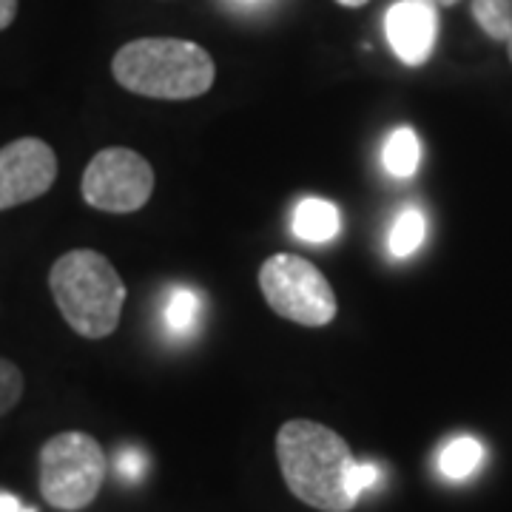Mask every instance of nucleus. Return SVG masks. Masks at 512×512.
I'll return each instance as SVG.
<instances>
[{"instance_id": "nucleus-1", "label": "nucleus", "mask_w": 512, "mask_h": 512, "mask_svg": "<svg viewBox=\"0 0 512 512\" xmlns=\"http://www.w3.org/2000/svg\"><path fill=\"white\" fill-rule=\"evenodd\" d=\"M276 458L282 478L302 504L319 512H350V473L356 458L348 441L319 421H285L276 433Z\"/></svg>"}, {"instance_id": "nucleus-2", "label": "nucleus", "mask_w": 512, "mask_h": 512, "mask_svg": "<svg viewBox=\"0 0 512 512\" xmlns=\"http://www.w3.org/2000/svg\"><path fill=\"white\" fill-rule=\"evenodd\" d=\"M114 80L131 94L151 100H194L214 86V57L194 40L140 37L111 60Z\"/></svg>"}, {"instance_id": "nucleus-3", "label": "nucleus", "mask_w": 512, "mask_h": 512, "mask_svg": "<svg viewBox=\"0 0 512 512\" xmlns=\"http://www.w3.org/2000/svg\"><path fill=\"white\" fill-rule=\"evenodd\" d=\"M49 291L66 325L83 339H106L120 328L126 308V282L109 259L77 248L57 259L49 271Z\"/></svg>"}, {"instance_id": "nucleus-4", "label": "nucleus", "mask_w": 512, "mask_h": 512, "mask_svg": "<svg viewBox=\"0 0 512 512\" xmlns=\"http://www.w3.org/2000/svg\"><path fill=\"white\" fill-rule=\"evenodd\" d=\"M106 478V453L100 441L69 430L57 433L40 450V495L60 512H80L92 504Z\"/></svg>"}, {"instance_id": "nucleus-5", "label": "nucleus", "mask_w": 512, "mask_h": 512, "mask_svg": "<svg viewBox=\"0 0 512 512\" xmlns=\"http://www.w3.org/2000/svg\"><path fill=\"white\" fill-rule=\"evenodd\" d=\"M259 291L276 316L305 328H325L339 311L328 276L305 256H268L259 268Z\"/></svg>"}, {"instance_id": "nucleus-6", "label": "nucleus", "mask_w": 512, "mask_h": 512, "mask_svg": "<svg viewBox=\"0 0 512 512\" xmlns=\"http://www.w3.org/2000/svg\"><path fill=\"white\" fill-rule=\"evenodd\" d=\"M80 191L97 211L134 214L154 194V168L134 148H103L86 165Z\"/></svg>"}, {"instance_id": "nucleus-7", "label": "nucleus", "mask_w": 512, "mask_h": 512, "mask_svg": "<svg viewBox=\"0 0 512 512\" xmlns=\"http://www.w3.org/2000/svg\"><path fill=\"white\" fill-rule=\"evenodd\" d=\"M57 180V154L46 140L20 137L0 148V211L40 200Z\"/></svg>"}, {"instance_id": "nucleus-8", "label": "nucleus", "mask_w": 512, "mask_h": 512, "mask_svg": "<svg viewBox=\"0 0 512 512\" xmlns=\"http://www.w3.org/2000/svg\"><path fill=\"white\" fill-rule=\"evenodd\" d=\"M384 32L396 57L407 66H421L433 55L439 35L436 0H399L387 9Z\"/></svg>"}, {"instance_id": "nucleus-9", "label": "nucleus", "mask_w": 512, "mask_h": 512, "mask_svg": "<svg viewBox=\"0 0 512 512\" xmlns=\"http://www.w3.org/2000/svg\"><path fill=\"white\" fill-rule=\"evenodd\" d=\"M291 228L302 242H328L339 234V208L328 200L308 197L296 205Z\"/></svg>"}, {"instance_id": "nucleus-10", "label": "nucleus", "mask_w": 512, "mask_h": 512, "mask_svg": "<svg viewBox=\"0 0 512 512\" xmlns=\"http://www.w3.org/2000/svg\"><path fill=\"white\" fill-rule=\"evenodd\" d=\"M421 160V143L419 137H416V131L413 128H396L390 137H387V143H384L382 151V163L387 168V174L390 177H413L416 174V168H419Z\"/></svg>"}, {"instance_id": "nucleus-11", "label": "nucleus", "mask_w": 512, "mask_h": 512, "mask_svg": "<svg viewBox=\"0 0 512 512\" xmlns=\"http://www.w3.org/2000/svg\"><path fill=\"white\" fill-rule=\"evenodd\" d=\"M484 461V447L470 436L453 439L439 456V470L447 478H467L478 470V464Z\"/></svg>"}, {"instance_id": "nucleus-12", "label": "nucleus", "mask_w": 512, "mask_h": 512, "mask_svg": "<svg viewBox=\"0 0 512 512\" xmlns=\"http://www.w3.org/2000/svg\"><path fill=\"white\" fill-rule=\"evenodd\" d=\"M200 293L191 291V288H174L168 293V302H165V325L171 333L185 336L197 328V319H200Z\"/></svg>"}, {"instance_id": "nucleus-13", "label": "nucleus", "mask_w": 512, "mask_h": 512, "mask_svg": "<svg viewBox=\"0 0 512 512\" xmlns=\"http://www.w3.org/2000/svg\"><path fill=\"white\" fill-rule=\"evenodd\" d=\"M424 231H427V222L419 208L407 205L402 214L393 222V231H390V251L393 256H410L416 254L424 242Z\"/></svg>"}, {"instance_id": "nucleus-14", "label": "nucleus", "mask_w": 512, "mask_h": 512, "mask_svg": "<svg viewBox=\"0 0 512 512\" xmlns=\"http://www.w3.org/2000/svg\"><path fill=\"white\" fill-rule=\"evenodd\" d=\"M473 18L493 40L512 35V0H473Z\"/></svg>"}, {"instance_id": "nucleus-15", "label": "nucleus", "mask_w": 512, "mask_h": 512, "mask_svg": "<svg viewBox=\"0 0 512 512\" xmlns=\"http://www.w3.org/2000/svg\"><path fill=\"white\" fill-rule=\"evenodd\" d=\"M23 396V373L9 359H0V416H6Z\"/></svg>"}, {"instance_id": "nucleus-16", "label": "nucleus", "mask_w": 512, "mask_h": 512, "mask_svg": "<svg viewBox=\"0 0 512 512\" xmlns=\"http://www.w3.org/2000/svg\"><path fill=\"white\" fill-rule=\"evenodd\" d=\"M148 458L146 453H140L137 447H126L117 453V473L126 478V481H140L146 473Z\"/></svg>"}, {"instance_id": "nucleus-17", "label": "nucleus", "mask_w": 512, "mask_h": 512, "mask_svg": "<svg viewBox=\"0 0 512 512\" xmlns=\"http://www.w3.org/2000/svg\"><path fill=\"white\" fill-rule=\"evenodd\" d=\"M379 481V467L376 464H359L356 461V467H353V473H350V495L359 501V495L370 490L373 484Z\"/></svg>"}, {"instance_id": "nucleus-18", "label": "nucleus", "mask_w": 512, "mask_h": 512, "mask_svg": "<svg viewBox=\"0 0 512 512\" xmlns=\"http://www.w3.org/2000/svg\"><path fill=\"white\" fill-rule=\"evenodd\" d=\"M18 18V0H0V32L9 29Z\"/></svg>"}, {"instance_id": "nucleus-19", "label": "nucleus", "mask_w": 512, "mask_h": 512, "mask_svg": "<svg viewBox=\"0 0 512 512\" xmlns=\"http://www.w3.org/2000/svg\"><path fill=\"white\" fill-rule=\"evenodd\" d=\"M0 512H37L35 507H23L18 495L0 493Z\"/></svg>"}, {"instance_id": "nucleus-20", "label": "nucleus", "mask_w": 512, "mask_h": 512, "mask_svg": "<svg viewBox=\"0 0 512 512\" xmlns=\"http://www.w3.org/2000/svg\"><path fill=\"white\" fill-rule=\"evenodd\" d=\"M339 6H348V9H359V6H365L370 0H336Z\"/></svg>"}, {"instance_id": "nucleus-21", "label": "nucleus", "mask_w": 512, "mask_h": 512, "mask_svg": "<svg viewBox=\"0 0 512 512\" xmlns=\"http://www.w3.org/2000/svg\"><path fill=\"white\" fill-rule=\"evenodd\" d=\"M507 55H510V63H512V35L507 37Z\"/></svg>"}, {"instance_id": "nucleus-22", "label": "nucleus", "mask_w": 512, "mask_h": 512, "mask_svg": "<svg viewBox=\"0 0 512 512\" xmlns=\"http://www.w3.org/2000/svg\"><path fill=\"white\" fill-rule=\"evenodd\" d=\"M436 3H441V6H453V3H458V0H436Z\"/></svg>"}, {"instance_id": "nucleus-23", "label": "nucleus", "mask_w": 512, "mask_h": 512, "mask_svg": "<svg viewBox=\"0 0 512 512\" xmlns=\"http://www.w3.org/2000/svg\"><path fill=\"white\" fill-rule=\"evenodd\" d=\"M242 3H259V0H242Z\"/></svg>"}]
</instances>
